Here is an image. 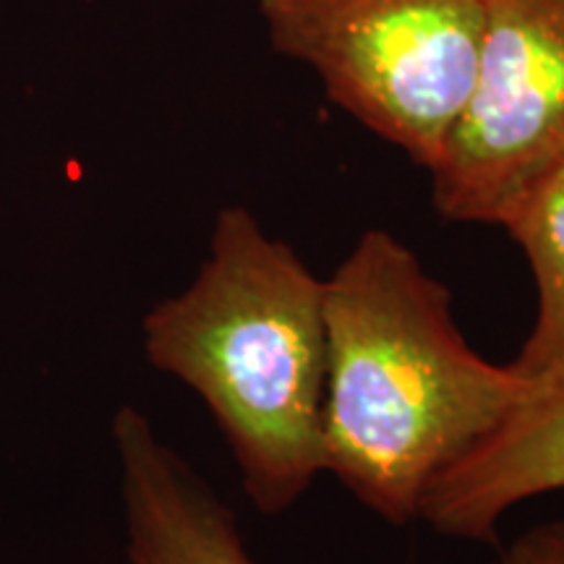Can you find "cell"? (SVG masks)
I'll return each mask as SVG.
<instances>
[{
    "label": "cell",
    "mask_w": 564,
    "mask_h": 564,
    "mask_svg": "<svg viewBox=\"0 0 564 564\" xmlns=\"http://www.w3.org/2000/svg\"><path fill=\"white\" fill-rule=\"evenodd\" d=\"M564 489V379L539 387L499 429L429 486L419 520L440 535L497 541L499 520L539 494Z\"/></svg>",
    "instance_id": "6"
},
{
    "label": "cell",
    "mask_w": 564,
    "mask_h": 564,
    "mask_svg": "<svg viewBox=\"0 0 564 564\" xmlns=\"http://www.w3.org/2000/svg\"><path fill=\"white\" fill-rule=\"evenodd\" d=\"M147 361L194 390L262 514H282L324 474V280L241 204L217 212L186 291L141 322Z\"/></svg>",
    "instance_id": "2"
},
{
    "label": "cell",
    "mask_w": 564,
    "mask_h": 564,
    "mask_svg": "<svg viewBox=\"0 0 564 564\" xmlns=\"http://www.w3.org/2000/svg\"><path fill=\"white\" fill-rule=\"evenodd\" d=\"M502 228L523 249L539 291L535 324L510 366L539 390L564 379V162L520 202Z\"/></svg>",
    "instance_id": "7"
},
{
    "label": "cell",
    "mask_w": 564,
    "mask_h": 564,
    "mask_svg": "<svg viewBox=\"0 0 564 564\" xmlns=\"http://www.w3.org/2000/svg\"><path fill=\"white\" fill-rule=\"evenodd\" d=\"M267 40L432 171L474 87L481 0H259Z\"/></svg>",
    "instance_id": "3"
},
{
    "label": "cell",
    "mask_w": 564,
    "mask_h": 564,
    "mask_svg": "<svg viewBox=\"0 0 564 564\" xmlns=\"http://www.w3.org/2000/svg\"><path fill=\"white\" fill-rule=\"evenodd\" d=\"M126 556L131 564H257L236 512L183 460L139 408H118Z\"/></svg>",
    "instance_id": "5"
},
{
    "label": "cell",
    "mask_w": 564,
    "mask_h": 564,
    "mask_svg": "<svg viewBox=\"0 0 564 564\" xmlns=\"http://www.w3.org/2000/svg\"><path fill=\"white\" fill-rule=\"evenodd\" d=\"M474 87L432 173L444 220L502 225L564 162V0H481Z\"/></svg>",
    "instance_id": "4"
},
{
    "label": "cell",
    "mask_w": 564,
    "mask_h": 564,
    "mask_svg": "<svg viewBox=\"0 0 564 564\" xmlns=\"http://www.w3.org/2000/svg\"><path fill=\"white\" fill-rule=\"evenodd\" d=\"M324 470L394 528L535 392L465 343L453 293L390 230H366L324 280Z\"/></svg>",
    "instance_id": "1"
},
{
    "label": "cell",
    "mask_w": 564,
    "mask_h": 564,
    "mask_svg": "<svg viewBox=\"0 0 564 564\" xmlns=\"http://www.w3.org/2000/svg\"><path fill=\"white\" fill-rule=\"evenodd\" d=\"M499 564H564V520L541 523L512 541Z\"/></svg>",
    "instance_id": "8"
}]
</instances>
